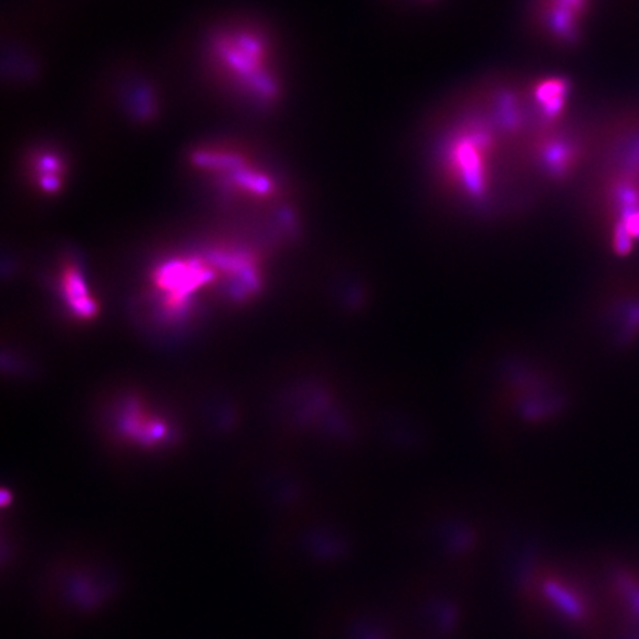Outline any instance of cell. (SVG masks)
<instances>
[{"label":"cell","instance_id":"obj_1","mask_svg":"<svg viewBox=\"0 0 639 639\" xmlns=\"http://www.w3.org/2000/svg\"><path fill=\"white\" fill-rule=\"evenodd\" d=\"M534 123L526 83L484 80L455 98L429 136L440 194L474 212L497 213L540 189L528 157Z\"/></svg>","mask_w":639,"mask_h":639},{"label":"cell","instance_id":"obj_2","mask_svg":"<svg viewBox=\"0 0 639 639\" xmlns=\"http://www.w3.org/2000/svg\"><path fill=\"white\" fill-rule=\"evenodd\" d=\"M125 589L126 580L111 565L58 562L33 580L31 606L48 632L65 635L106 620Z\"/></svg>","mask_w":639,"mask_h":639},{"label":"cell","instance_id":"obj_3","mask_svg":"<svg viewBox=\"0 0 639 639\" xmlns=\"http://www.w3.org/2000/svg\"><path fill=\"white\" fill-rule=\"evenodd\" d=\"M215 58L221 67L259 99H272L277 82L268 68L267 46L255 31H226L215 40Z\"/></svg>","mask_w":639,"mask_h":639},{"label":"cell","instance_id":"obj_4","mask_svg":"<svg viewBox=\"0 0 639 639\" xmlns=\"http://www.w3.org/2000/svg\"><path fill=\"white\" fill-rule=\"evenodd\" d=\"M592 0H530L527 23L536 36L558 46L579 40Z\"/></svg>","mask_w":639,"mask_h":639},{"label":"cell","instance_id":"obj_5","mask_svg":"<svg viewBox=\"0 0 639 639\" xmlns=\"http://www.w3.org/2000/svg\"><path fill=\"white\" fill-rule=\"evenodd\" d=\"M62 289L68 305L73 308L74 313L80 317L89 318L95 313V304L84 286L80 271L70 265L64 270Z\"/></svg>","mask_w":639,"mask_h":639},{"label":"cell","instance_id":"obj_6","mask_svg":"<svg viewBox=\"0 0 639 639\" xmlns=\"http://www.w3.org/2000/svg\"><path fill=\"white\" fill-rule=\"evenodd\" d=\"M546 591H548V595L558 604L562 611H565L572 617H577V618L582 617L583 610H582L580 604L577 602V599L572 594H568L565 589H562L560 584L550 583V584H548Z\"/></svg>","mask_w":639,"mask_h":639}]
</instances>
